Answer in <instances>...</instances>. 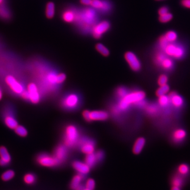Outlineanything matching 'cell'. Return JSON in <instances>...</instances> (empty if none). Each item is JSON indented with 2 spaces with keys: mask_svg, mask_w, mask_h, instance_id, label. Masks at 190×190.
<instances>
[{
  "mask_svg": "<svg viewBox=\"0 0 190 190\" xmlns=\"http://www.w3.org/2000/svg\"><path fill=\"white\" fill-rule=\"evenodd\" d=\"M11 161V156L7 148L4 146H0V166H6Z\"/></svg>",
  "mask_w": 190,
  "mask_h": 190,
  "instance_id": "cell-16",
  "label": "cell"
},
{
  "mask_svg": "<svg viewBox=\"0 0 190 190\" xmlns=\"http://www.w3.org/2000/svg\"><path fill=\"white\" fill-rule=\"evenodd\" d=\"M62 19L66 23H72L76 21L77 14L72 10L68 9L63 12Z\"/></svg>",
  "mask_w": 190,
  "mask_h": 190,
  "instance_id": "cell-19",
  "label": "cell"
},
{
  "mask_svg": "<svg viewBox=\"0 0 190 190\" xmlns=\"http://www.w3.org/2000/svg\"><path fill=\"white\" fill-rule=\"evenodd\" d=\"M2 98H3V92H2L1 88L0 87V100H2Z\"/></svg>",
  "mask_w": 190,
  "mask_h": 190,
  "instance_id": "cell-51",
  "label": "cell"
},
{
  "mask_svg": "<svg viewBox=\"0 0 190 190\" xmlns=\"http://www.w3.org/2000/svg\"><path fill=\"white\" fill-rule=\"evenodd\" d=\"M82 15L83 22L87 24H92L96 18V14L94 8H88L84 11Z\"/></svg>",
  "mask_w": 190,
  "mask_h": 190,
  "instance_id": "cell-18",
  "label": "cell"
},
{
  "mask_svg": "<svg viewBox=\"0 0 190 190\" xmlns=\"http://www.w3.org/2000/svg\"><path fill=\"white\" fill-rule=\"evenodd\" d=\"M167 82H168V78L165 75H161V76H159L157 80V83L159 86L166 85Z\"/></svg>",
  "mask_w": 190,
  "mask_h": 190,
  "instance_id": "cell-41",
  "label": "cell"
},
{
  "mask_svg": "<svg viewBox=\"0 0 190 190\" xmlns=\"http://www.w3.org/2000/svg\"><path fill=\"white\" fill-rule=\"evenodd\" d=\"M27 90L29 96V101L34 104H37L41 99L40 92L38 86L34 82L30 83L27 86Z\"/></svg>",
  "mask_w": 190,
  "mask_h": 190,
  "instance_id": "cell-10",
  "label": "cell"
},
{
  "mask_svg": "<svg viewBox=\"0 0 190 190\" xmlns=\"http://www.w3.org/2000/svg\"><path fill=\"white\" fill-rule=\"evenodd\" d=\"M11 12L9 9L4 4L0 5V18L3 20H8L10 18Z\"/></svg>",
  "mask_w": 190,
  "mask_h": 190,
  "instance_id": "cell-29",
  "label": "cell"
},
{
  "mask_svg": "<svg viewBox=\"0 0 190 190\" xmlns=\"http://www.w3.org/2000/svg\"><path fill=\"white\" fill-rule=\"evenodd\" d=\"M146 143L145 139L140 137L136 140L133 147V152L135 154H139L142 151Z\"/></svg>",
  "mask_w": 190,
  "mask_h": 190,
  "instance_id": "cell-23",
  "label": "cell"
},
{
  "mask_svg": "<svg viewBox=\"0 0 190 190\" xmlns=\"http://www.w3.org/2000/svg\"><path fill=\"white\" fill-rule=\"evenodd\" d=\"M89 113H90V111L88 110H85L82 113V116L84 117V119L88 122H90Z\"/></svg>",
  "mask_w": 190,
  "mask_h": 190,
  "instance_id": "cell-46",
  "label": "cell"
},
{
  "mask_svg": "<svg viewBox=\"0 0 190 190\" xmlns=\"http://www.w3.org/2000/svg\"><path fill=\"white\" fill-rule=\"evenodd\" d=\"M188 182V179L184 178L176 172L173 174L169 178V183L170 186H176L182 189L186 186Z\"/></svg>",
  "mask_w": 190,
  "mask_h": 190,
  "instance_id": "cell-11",
  "label": "cell"
},
{
  "mask_svg": "<svg viewBox=\"0 0 190 190\" xmlns=\"http://www.w3.org/2000/svg\"><path fill=\"white\" fill-rule=\"evenodd\" d=\"M72 166L78 173L83 176L87 174L90 172V166H88L85 162L79 161H74L72 164Z\"/></svg>",
  "mask_w": 190,
  "mask_h": 190,
  "instance_id": "cell-15",
  "label": "cell"
},
{
  "mask_svg": "<svg viewBox=\"0 0 190 190\" xmlns=\"http://www.w3.org/2000/svg\"><path fill=\"white\" fill-rule=\"evenodd\" d=\"M84 179V176L80 174H78L73 176L71 181L70 187L72 190H83L85 188L82 184V181Z\"/></svg>",
  "mask_w": 190,
  "mask_h": 190,
  "instance_id": "cell-17",
  "label": "cell"
},
{
  "mask_svg": "<svg viewBox=\"0 0 190 190\" xmlns=\"http://www.w3.org/2000/svg\"><path fill=\"white\" fill-rule=\"evenodd\" d=\"M14 172L12 169H9L4 172V173L2 174L1 176V179L3 181L6 182L12 179L14 177Z\"/></svg>",
  "mask_w": 190,
  "mask_h": 190,
  "instance_id": "cell-33",
  "label": "cell"
},
{
  "mask_svg": "<svg viewBox=\"0 0 190 190\" xmlns=\"http://www.w3.org/2000/svg\"><path fill=\"white\" fill-rule=\"evenodd\" d=\"M159 47L162 49V51H163V50L165 49V47L169 43L166 40L164 36L163 35V36H161L160 38L159 39Z\"/></svg>",
  "mask_w": 190,
  "mask_h": 190,
  "instance_id": "cell-40",
  "label": "cell"
},
{
  "mask_svg": "<svg viewBox=\"0 0 190 190\" xmlns=\"http://www.w3.org/2000/svg\"><path fill=\"white\" fill-rule=\"evenodd\" d=\"M170 190H182V188H179L176 186H171Z\"/></svg>",
  "mask_w": 190,
  "mask_h": 190,
  "instance_id": "cell-50",
  "label": "cell"
},
{
  "mask_svg": "<svg viewBox=\"0 0 190 190\" xmlns=\"http://www.w3.org/2000/svg\"><path fill=\"white\" fill-rule=\"evenodd\" d=\"M56 13V6L54 2H48L47 3L45 8V14L47 18L52 19L54 18Z\"/></svg>",
  "mask_w": 190,
  "mask_h": 190,
  "instance_id": "cell-25",
  "label": "cell"
},
{
  "mask_svg": "<svg viewBox=\"0 0 190 190\" xmlns=\"http://www.w3.org/2000/svg\"><path fill=\"white\" fill-rule=\"evenodd\" d=\"M164 36L169 43H173L178 39V34L174 31H169Z\"/></svg>",
  "mask_w": 190,
  "mask_h": 190,
  "instance_id": "cell-31",
  "label": "cell"
},
{
  "mask_svg": "<svg viewBox=\"0 0 190 190\" xmlns=\"http://www.w3.org/2000/svg\"><path fill=\"white\" fill-rule=\"evenodd\" d=\"M80 104V98L76 93H70L65 96L61 101V106L67 110H73Z\"/></svg>",
  "mask_w": 190,
  "mask_h": 190,
  "instance_id": "cell-4",
  "label": "cell"
},
{
  "mask_svg": "<svg viewBox=\"0 0 190 190\" xmlns=\"http://www.w3.org/2000/svg\"><path fill=\"white\" fill-rule=\"evenodd\" d=\"M85 162L91 167H94L97 163H98V160L96 156L95 152L86 155L85 158Z\"/></svg>",
  "mask_w": 190,
  "mask_h": 190,
  "instance_id": "cell-26",
  "label": "cell"
},
{
  "mask_svg": "<svg viewBox=\"0 0 190 190\" xmlns=\"http://www.w3.org/2000/svg\"><path fill=\"white\" fill-rule=\"evenodd\" d=\"M186 136V132L182 128H178L174 130L172 134V140L175 143L182 142Z\"/></svg>",
  "mask_w": 190,
  "mask_h": 190,
  "instance_id": "cell-22",
  "label": "cell"
},
{
  "mask_svg": "<svg viewBox=\"0 0 190 190\" xmlns=\"http://www.w3.org/2000/svg\"><path fill=\"white\" fill-rule=\"evenodd\" d=\"M146 112L150 115H156L159 112V107L155 105H150L145 107Z\"/></svg>",
  "mask_w": 190,
  "mask_h": 190,
  "instance_id": "cell-37",
  "label": "cell"
},
{
  "mask_svg": "<svg viewBox=\"0 0 190 190\" xmlns=\"http://www.w3.org/2000/svg\"><path fill=\"white\" fill-rule=\"evenodd\" d=\"M92 0H80V3L85 6H90Z\"/></svg>",
  "mask_w": 190,
  "mask_h": 190,
  "instance_id": "cell-49",
  "label": "cell"
},
{
  "mask_svg": "<svg viewBox=\"0 0 190 190\" xmlns=\"http://www.w3.org/2000/svg\"><path fill=\"white\" fill-rule=\"evenodd\" d=\"M145 97V93L142 90H134L128 92L124 98L119 99L117 106L121 112H123L127 111L132 105H136L138 102L144 100Z\"/></svg>",
  "mask_w": 190,
  "mask_h": 190,
  "instance_id": "cell-1",
  "label": "cell"
},
{
  "mask_svg": "<svg viewBox=\"0 0 190 190\" xmlns=\"http://www.w3.org/2000/svg\"><path fill=\"white\" fill-rule=\"evenodd\" d=\"M176 173L184 178L188 179L190 176V166L185 163H182L178 166Z\"/></svg>",
  "mask_w": 190,
  "mask_h": 190,
  "instance_id": "cell-24",
  "label": "cell"
},
{
  "mask_svg": "<svg viewBox=\"0 0 190 190\" xmlns=\"http://www.w3.org/2000/svg\"><path fill=\"white\" fill-rule=\"evenodd\" d=\"M20 96L23 99L25 100H29V94L27 90H24L23 92H22V94L20 95Z\"/></svg>",
  "mask_w": 190,
  "mask_h": 190,
  "instance_id": "cell-47",
  "label": "cell"
},
{
  "mask_svg": "<svg viewBox=\"0 0 190 190\" xmlns=\"http://www.w3.org/2000/svg\"><path fill=\"white\" fill-rule=\"evenodd\" d=\"M4 124L11 130H14L18 125V122L14 116L10 114H6L4 118Z\"/></svg>",
  "mask_w": 190,
  "mask_h": 190,
  "instance_id": "cell-21",
  "label": "cell"
},
{
  "mask_svg": "<svg viewBox=\"0 0 190 190\" xmlns=\"http://www.w3.org/2000/svg\"><path fill=\"white\" fill-rule=\"evenodd\" d=\"M173 61L172 60L171 58H168L166 56L165 58L163 59V60L162 61L161 65H160L159 66H161L164 70H171V69L173 68Z\"/></svg>",
  "mask_w": 190,
  "mask_h": 190,
  "instance_id": "cell-28",
  "label": "cell"
},
{
  "mask_svg": "<svg viewBox=\"0 0 190 190\" xmlns=\"http://www.w3.org/2000/svg\"><path fill=\"white\" fill-rule=\"evenodd\" d=\"M156 1H163V0H156Z\"/></svg>",
  "mask_w": 190,
  "mask_h": 190,
  "instance_id": "cell-54",
  "label": "cell"
},
{
  "mask_svg": "<svg viewBox=\"0 0 190 190\" xmlns=\"http://www.w3.org/2000/svg\"><path fill=\"white\" fill-rule=\"evenodd\" d=\"M90 122L92 121H105L108 119L109 114L104 111H94L89 113Z\"/></svg>",
  "mask_w": 190,
  "mask_h": 190,
  "instance_id": "cell-14",
  "label": "cell"
},
{
  "mask_svg": "<svg viewBox=\"0 0 190 190\" xmlns=\"http://www.w3.org/2000/svg\"><path fill=\"white\" fill-rule=\"evenodd\" d=\"M181 4L185 8H190V0H181Z\"/></svg>",
  "mask_w": 190,
  "mask_h": 190,
  "instance_id": "cell-48",
  "label": "cell"
},
{
  "mask_svg": "<svg viewBox=\"0 0 190 190\" xmlns=\"http://www.w3.org/2000/svg\"><path fill=\"white\" fill-rule=\"evenodd\" d=\"M80 139V135L78 128L72 124L67 126L64 133L63 144L68 148H72L78 144Z\"/></svg>",
  "mask_w": 190,
  "mask_h": 190,
  "instance_id": "cell-2",
  "label": "cell"
},
{
  "mask_svg": "<svg viewBox=\"0 0 190 190\" xmlns=\"http://www.w3.org/2000/svg\"><path fill=\"white\" fill-rule=\"evenodd\" d=\"M14 130L15 133L18 136L22 137H25L28 134L27 130L23 126L18 125L17 126V127L15 128Z\"/></svg>",
  "mask_w": 190,
  "mask_h": 190,
  "instance_id": "cell-32",
  "label": "cell"
},
{
  "mask_svg": "<svg viewBox=\"0 0 190 190\" xmlns=\"http://www.w3.org/2000/svg\"><path fill=\"white\" fill-rule=\"evenodd\" d=\"M4 0H0V5L4 4Z\"/></svg>",
  "mask_w": 190,
  "mask_h": 190,
  "instance_id": "cell-52",
  "label": "cell"
},
{
  "mask_svg": "<svg viewBox=\"0 0 190 190\" xmlns=\"http://www.w3.org/2000/svg\"><path fill=\"white\" fill-rule=\"evenodd\" d=\"M24 182L28 185L33 184L35 183L36 181V176L34 174L27 173L24 176L23 178Z\"/></svg>",
  "mask_w": 190,
  "mask_h": 190,
  "instance_id": "cell-36",
  "label": "cell"
},
{
  "mask_svg": "<svg viewBox=\"0 0 190 190\" xmlns=\"http://www.w3.org/2000/svg\"><path fill=\"white\" fill-rule=\"evenodd\" d=\"M95 49L102 56H108L110 54V51L108 48L101 43H98L95 45Z\"/></svg>",
  "mask_w": 190,
  "mask_h": 190,
  "instance_id": "cell-27",
  "label": "cell"
},
{
  "mask_svg": "<svg viewBox=\"0 0 190 190\" xmlns=\"http://www.w3.org/2000/svg\"><path fill=\"white\" fill-rule=\"evenodd\" d=\"M170 102L176 108H180L183 106L184 100L181 96L175 92H172L169 95Z\"/></svg>",
  "mask_w": 190,
  "mask_h": 190,
  "instance_id": "cell-20",
  "label": "cell"
},
{
  "mask_svg": "<svg viewBox=\"0 0 190 190\" xmlns=\"http://www.w3.org/2000/svg\"><path fill=\"white\" fill-rule=\"evenodd\" d=\"M124 58L130 69L134 71H138L141 69V63L136 54L132 51H127L124 54Z\"/></svg>",
  "mask_w": 190,
  "mask_h": 190,
  "instance_id": "cell-7",
  "label": "cell"
},
{
  "mask_svg": "<svg viewBox=\"0 0 190 190\" xmlns=\"http://www.w3.org/2000/svg\"><path fill=\"white\" fill-rule=\"evenodd\" d=\"M111 23L107 20H103L95 24L92 30V36L95 39H99L110 30Z\"/></svg>",
  "mask_w": 190,
  "mask_h": 190,
  "instance_id": "cell-6",
  "label": "cell"
},
{
  "mask_svg": "<svg viewBox=\"0 0 190 190\" xmlns=\"http://www.w3.org/2000/svg\"><path fill=\"white\" fill-rule=\"evenodd\" d=\"M169 10L167 6H163L159 8L158 13H159V15H162L167 13L169 12Z\"/></svg>",
  "mask_w": 190,
  "mask_h": 190,
  "instance_id": "cell-45",
  "label": "cell"
},
{
  "mask_svg": "<svg viewBox=\"0 0 190 190\" xmlns=\"http://www.w3.org/2000/svg\"><path fill=\"white\" fill-rule=\"evenodd\" d=\"M89 190V189H88V188H84V190Z\"/></svg>",
  "mask_w": 190,
  "mask_h": 190,
  "instance_id": "cell-53",
  "label": "cell"
},
{
  "mask_svg": "<svg viewBox=\"0 0 190 190\" xmlns=\"http://www.w3.org/2000/svg\"><path fill=\"white\" fill-rule=\"evenodd\" d=\"M66 79V75L65 73H60L58 74L56 78V82L58 85H61L63 84Z\"/></svg>",
  "mask_w": 190,
  "mask_h": 190,
  "instance_id": "cell-43",
  "label": "cell"
},
{
  "mask_svg": "<svg viewBox=\"0 0 190 190\" xmlns=\"http://www.w3.org/2000/svg\"><path fill=\"white\" fill-rule=\"evenodd\" d=\"M85 188L90 190H94L95 188V182L92 179H89L87 180L85 184Z\"/></svg>",
  "mask_w": 190,
  "mask_h": 190,
  "instance_id": "cell-42",
  "label": "cell"
},
{
  "mask_svg": "<svg viewBox=\"0 0 190 190\" xmlns=\"http://www.w3.org/2000/svg\"><path fill=\"white\" fill-rule=\"evenodd\" d=\"M53 155L60 163H62L68 156V147L65 144L59 145L54 150Z\"/></svg>",
  "mask_w": 190,
  "mask_h": 190,
  "instance_id": "cell-12",
  "label": "cell"
},
{
  "mask_svg": "<svg viewBox=\"0 0 190 190\" xmlns=\"http://www.w3.org/2000/svg\"><path fill=\"white\" fill-rule=\"evenodd\" d=\"M128 92H129L127 88L125 87L121 86L116 89V90L115 91V95L117 98L119 99V100L124 98L126 95L127 94Z\"/></svg>",
  "mask_w": 190,
  "mask_h": 190,
  "instance_id": "cell-30",
  "label": "cell"
},
{
  "mask_svg": "<svg viewBox=\"0 0 190 190\" xmlns=\"http://www.w3.org/2000/svg\"><path fill=\"white\" fill-rule=\"evenodd\" d=\"M78 145L79 146L82 152L86 155L95 152V143L92 139L88 137L80 138Z\"/></svg>",
  "mask_w": 190,
  "mask_h": 190,
  "instance_id": "cell-8",
  "label": "cell"
},
{
  "mask_svg": "<svg viewBox=\"0 0 190 190\" xmlns=\"http://www.w3.org/2000/svg\"><path fill=\"white\" fill-rule=\"evenodd\" d=\"M37 162L39 165L47 167H53L60 164V162L56 158L54 155L41 153L36 158Z\"/></svg>",
  "mask_w": 190,
  "mask_h": 190,
  "instance_id": "cell-5",
  "label": "cell"
},
{
  "mask_svg": "<svg viewBox=\"0 0 190 190\" xmlns=\"http://www.w3.org/2000/svg\"><path fill=\"white\" fill-rule=\"evenodd\" d=\"M90 6L94 10L102 12H107L111 8V5L109 2L105 0H92Z\"/></svg>",
  "mask_w": 190,
  "mask_h": 190,
  "instance_id": "cell-13",
  "label": "cell"
},
{
  "mask_svg": "<svg viewBox=\"0 0 190 190\" xmlns=\"http://www.w3.org/2000/svg\"><path fill=\"white\" fill-rule=\"evenodd\" d=\"M95 154L96 155V157L97 159L98 162H100L102 161L103 159L104 158L105 154L104 152L101 150H98L95 153Z\"/></svg>",
  "mask_w": 190,
  "mask_h": 190,
  "instance_id": "cell-44",
  "label": "cell"
},
{
  "mask_svg": "<svg viewBox=\"0 0 190 190\" xmlns=\"http://www.w3.org/2000/svg\"><path fill=\"white\" fill-rule=\"evenodd\" d=\"M5 82L11 90L16 94L21 95L24 90L23 86L12 76H6L5 78Z\"/></svg>",
  "mask_w": 190,
  "mask_h": 190,
  "instance_id": "cell-9",
  "label": "cell"
},
{
  "mask_svg": "<svg viewBox=\"0 0 190 190\" xmlns=\"http://www.w3.org/2000/svg\"><path fill=\"white\" fill-rule=\"evenodd\" d=\"M169 86L166 85L161 86L159 87V88L157 90L156 95L157 96L159 97V96L166 95L169 92Z\"/></svg>",
  "mask_w": 190,
  "mask_h": 190,
  "instance_id": "cell-38",
  "label": "cell"
},
{
  "mask_svg": "<svg viewBox=\"0 0 190 190\" xmlns=\"http://www.w3.org/2000/svg\"><path fill=\"white\" fill-rule=\"evenodd\" d=\"M167 56L163 51L157 52L156 54L155 55L154 62L157 66H160L162 61L163 59Z\"/></svg>",
  "mask_w": 190,
  "mask_h": 190,
  "instance_id": "cell-35",
  "label": "cell"
},
{
  "mask_svg": "<svg viewBox=\"0 0 190 190\" xmlns=\"http://www.w3.org/2000/svg\"><path fill=\"white\" fill-rule=\"evenodd\" d=\"M173 18V15L171 13L168 12L165 14L159 15V20L162 23H167L171 20Z\"/></svg>",
  "mask_w": 190,
  "mask_h": 190,
  "instance_id": "cell-39",
  "label": "cell"
},
{
  "mask_svg": "<svg viewBox=\"0 0 190 190\" xmlns=\"http://www.w3.org/2000/svg\"><path fill=\"white\" fill-rule=\"evenodd\" d=\"M158 102L159 106L162 107L167 106L170 102L169 96H166V95L159 97Z\"/></svg>",
  "mask_w": 190,
  "mask_h": 190,
  "instance_id": "cell-34",
  "label": "cell"
},
{
  "mask_svg": "<svg viewBox=\"0 0 190 190\" xmlns=\"http://www.w3.org/2000/svg\"><path fill=\"white\" fill-rule=\"evenodd\" d=\"M163 51L167 56L176 59L182 58L185 54L184 48L181 45L176 44L175 42L169 43Z\"/></svg>",
  "mask_w": 190,
  "mask_h": 190,
  "instance_id": "cell-3",
  "label": "cell"
}]
</instances>
